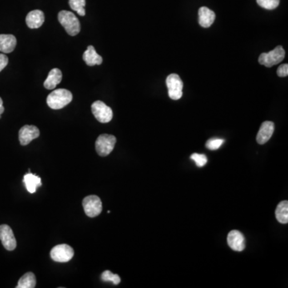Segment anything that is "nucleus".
I'll return each mask as SVG.
<instances>
[{
  "label": "nucleus",
  "mask_w": 288,
  "mask_h": 288,
  "mask_svg": "<svg viewBox=\"0 0 288 288\" xmlns=\"http://www.w3.org/2000/svg\"><path fill=\"white\" fill-rule=\"evenodd\" d=\"M258 4L264 9H275L279 5V0H257Z\"/></svg>",
  "instance_id": "obj_23"
},
{
  "label": "nucleus",
  "mask_w": 288,
  "mask_h": 288,
  "mask_svg": "<svg viewBox=\"0 0 288 288\" xmlns=\"http://www.w3.org/2000/svg\"><path fill=\"white\" fill-rule=\"evenodd\" d=\"M74 256V250L67 244H60L54 247L51 250V257L54 261L66 263L71 260Z\"/></svg>",
  "instance_id": "obj_8"
},
{
  "label": "nucleus",
  "mask_w": 288,
  "mask_h": 288,
  "mask_svg": "<svg viewBox=\"0 0 288 288\" xmlns=\"http://www.w3.org/2000/svg\"><path fill=\"white\" fill-rule=\"evenodd\" d=\"M62 71L59 68H53L49 72L48 76L44 81L43 86L47 90H53L62 81Z\"/></svg>",
  "instance_id": "obj_15"
},
{
  "label": "nucleus",
  "mask_w": 288,
  "mask_h": 288,
  "mask_svg": "<svg viewBox=\"0 0 288 288\" xmlns=\"http://www.w3.org/2000/svg\"><path fill=\"white\" fill-rule=\"evenodd\" d=\"M0 240L5 249L7 250H14L16 248V238L14 235L13 230L8 225L2 224L0 225Z\"/></svg>",
  "instance_id": "obj_9"
},
{
  "label": "nucleus",
  "mask_w": 288,
  "mask_h": 288,
  "mask_svg": "<svg viewBox=\"0 0 288 288\" xmlns=\"http://www.w3.org/2000/svg\"><path fill=\"white\" fill-rule=\"evenodd\" d=\"M44 14L40 10H35L27 14L26 23L31 29H36L41 27L44 22Z\"/></svg>",
  "instance_id": "obj_13"
},
{
  "label": "nucleus",
  "mask_w": 288,
  "mask_h": 288,
  "mask_svg": "<svg viewBox=\"0 0 288 288\" xmlns=\"http://www.w3.org/2000/svg\"><path fill=\"white\" fill-rule=\"evenodd\" d=\"M225 140L223 139H219V138H212L211 140H207L206 144V148L211 151H215L220 148V146L223 145Z\"/></svg>",
  "instance_id": "obj_24"
},
{
  "label": "nucleus",
  "mask_w": 288,
  "mask_h": 288,
  "mask_svg": "<svg viewBox=\"0 0 288 288\" xmlns=\"http://www.w3.org/2000/svg\"><path fill=\"white\" fill-rule=\"evenodd\" d=\"M40 132L38 127L31 125H25L20 129L19 132V140L20 144L22 146H26L27 144L36 140L40 136Z\"/></svg>",
  "instance_id": "obj_10"
},
{
  "label": "nucleus",
  "mask_w": 288,
  "mask_h": 288,
  "mask_svg": "<svg viewBox=\"0 0 288 288\" xmlns=\"http://www.w3.org/2000/svg\"><path fill=\"white\" fill-rule=\"evenodd\" d=\"M23 183H24L27 191L31 193V194L36 192L37 187L42 186L41 178L39 177L36 175L31 174V172L27 173L24 175Z\"/></svg>",
  "instance_id": "obj_18"
},
{
  "label": "nucleus",
  "mask_w": 288,
  "mask_h": 288,
  "mask_svg": "<svg viewBox=\"0 0 288 288\" xmlns=\"http://www.w3.org/2000/svg\"><path fill=\"white\" fill-rule=\"evenodd\" d=\"M36 285V275L32 272H27L20 278L16 288H34Z\"/></svg>",
  "instance_id": "obj_20"
},
{
  "label": "nucleus",
  "mask_w": 288,
  "mask_h": 288,
  "mask_svg": "<svg viewBox=\"0 0 288 288\" xmlns=\"http://www.w3.org/2000/svg\"><path fill=\"white\" fill-rule=\"evenodd\" d=\"M227 244L232 250L235 251H243L245 249V238L240 231L233 230L227 235Z\"/></svg>",
  "instance_id": "obj_11"
},
{
  "label": "nucleus",
  "mask_w": 288,
  "mask_h": 288,
  "mask_svg": "<svg viewBox=\"0 0 288 288\" xmlns=\"http://www.w3.org/2000/svg\"><path fill=\"white\" fill-rule=\"evenodd\" d=\"M274 130H275L274 123L270 122V121L263 123L259 128V132H258L257 137H256L258 144H261V145L266 144L272 136Z\"/></svg>",
  "instance_id": "obj_12"
},
{
  "label": "nucleus",
  "mask_w": 288,
  "mask_h": 288,
  "mask_svg": "<svg viewBox=\"0 0 288 288\" xmlns=\"http://www.w3.org/2000/svg\"><path fill=\"white\" fill-rule=\"evenodd\" d=\"M277 75L279 77H287L288 76V65L287 63L279 66L277 70Z\"/></svg>",
  "instance_id": "obj_26"
},
{
  "label": "nucleus",
  "mask_w": 288,
  "mask_h": 288,
  "mask_svg": "<svg viewBox=\"0 0 288 288\" xmlns=\"http://www.w3.org/2000/svg\"><path fill=\"white\" fill-rule=\"evenodd\" d=\"M191 159L195 161V164L197 165L199 167L205 166L206 163H207V158L206 155L204 154H192L191 155Z\"/></svg>",
  "instance_id": "obj_25"
},
{
  "label": "nucleus",
  "mask_w": 288,
  "mask_h": 288,
  "mask_svg": "<svg viewBox=\"0 0 288 288\" xmlns=\"http://www.w3.org/2000/svg\"><path fill=\"white\" fill-rule=\"evenodd\" d=\"M116 144V138L114 135L103 134L96 140V149L98 155L103 157L107 156L113 151Z\"/></svg>",
  "instance_id": "obj_4"
},
{
  "label": "nucleus",
  "mask_w": 288,
  "mask_h": 288,
  "mask_svg": "<svg viewBox=\"0 0 288 288\" xmlns=\"http://www.w3.org/2000/svg\"><path fill=\"white\" fill-rule=\"evenodd\" d=\"M17 40L13 35H0V51L11 53L16 48Z\"/></svg>",
  "instance_id": "obj_16"
},
{
  "label": "nucleus",
  "mask_w": 288,
  "mask_h": 288,
  "mask_svg": "<svg viewBox=\"0 0 288 288\" xmlns=\"http://www.w3.org/2000/svg\"><path fill=\"white\" fill-rule=\"evenodd\" d=\"M82 206L88 217H96L102 212V202L97 195H88L82 200Z\"/></svg>",
  "instance_id": "obj_7"
},
{
  "label": "nucleus",
  "mask_w": 288,
  "mask_h": 288,
  "mask_svg": "<svg viewBox=\"0 0 288 288\" xmlns=\"http://www.w3.org/2000/svg\"><path fill=\"white\" fill-rule=\"evenodd\" d=\"M82 59L87 66L93 67L95 65H100L103 62V58L98 55L93 46H89L83 53Z\"/></svg>",
  "instance_id": "obj_17"
},
{
  "label": "nucleus",
  "mask_w": 288,
  "mask_h": 288,
  "mask_svg": "<svg viewBox=\"0 0 288 288\" xmlns=\"http://www.w3.org/2000/svg\"><path fill=\"white\" fill-rule=\"evenodd\" d=\"M8 64V58L4 54H0V72Z\"/></svg>",
  "instance_id": "obj_27"
},
{
  "label": "nucleus",
  "mask_w": 288,
  "mask_h": 288,
  "mask_svg": "<svg viewBox=\"0 0 288 288\" xmlns=\"http://www.w3.org/2000/svg\"><path fill=\"white\" fill-rule=\"evenodd\" d=\"M285 58V51L282 46H277L267 53H262L259 57V62L267 67L279 64Z\"/></svg>",
  "instance_id": "obj_3"
},
{
  "label": "nucleus",
  "mask_w": 288,
  "mask_h": 288,
  "mask_svg": "<svg viewBox=\"0 0 288 288\" xmlns=\"http://www.w3.org/2000/svg\"><path fill=\"white\" fill-rule=\"evenodd\" d=\"M275 217L280 224H286L288 223V202L282 201L278 204L275 210Z\"/></svg>",
  "instance_id": "obj_19"
},
{
  "label": "nucleus",
  "mask_w": 288,
  "mask_h": 288,
  "mask_svg": "<svg viewBox=\"0 0 288 288\" xmlns=\"http://www.w3.org/2000/svg\"><path fill=\"white\" fill-rule=\"evenodd\" d=\"M58 20L65 31L71 36H77L80 32V22L75 14L71 11H61L58 15Z\"/></svg>",
  "instance_id": "obj_2"
},
{
  "label": "nucleus",
  "mask_w": 288,
  "mask_h": 288,
  "mask_svg": "<svg viewBox=\"0 0 288 288\" xmlns=\"http://www.w3.org/2000/svg\"><path fill=\"white\" fill-rule=\"evenodd\" d=\"M2 100L0 98V119H1V115L4 112V106H2Z\"/></svg>",
  "instance_id": "obj_28"
},
{
  "label": "nucleus",
  "mask_w": 288,
  "mask_h": 288,
  "mask_svg": "<svg viewBox=\"0 0 288 288\" xmlns=\"http://www.w3.org/2000/svg\"><path fill=\"white\" fill-rule=\"evenodd\" d=\"M166 84L168 88V96L171 100H178L183 96L184 83L177 74H171L167 76Z\"/></svg>",
  "instance_id": "obj_6"
},
{
  "label": "nucleus",
  "mask_w": 288,
  "mask_h": 288,
  "mask_svg": "<svg viewBox=\"0 0 288 288\" xmlns=\"http://www.w3.org/2000/svg\"><path fill=\"white\" fill-rule=\"evenodd\" d=\"M101 279H102L103 281L111 282L115 285H118V284H120V281H121V279H120L119 275L113 274L110 270H105V271H103L102 275H101Z\"/></svg>",
  "instance_id": "obj_22"
},
{
  "label": "nucleus",
  "mask_w": 288,
  "mask_h": 288,
  "mask_svg": "<svg viewBox=\"0 0 288 288\" xmlns=\"http://www.w3.org/2000/svg\"><path fill=\"white\" fill-rule=\"evenodd\" d=\"M91 111L99 122L107 123L113 118V111L102 101H96L91 105Z\"/></svg>",
  "instance_id": "obj_5"
},
{
  "label": "nucleus",
  "mask_w": 288,
  "mask_h": 288,
  "mask_svg": "<svg viewBox=\"0 0 288 288\" xmlns=\"http://www.w3.org/2000/svg\"><path fill=\"white\" fill-rule=\"evenodd\" d=\"M69 5L71 9L76 11L80 16L86 15L84 7L86 6V0H69Z\"/></svg>",
  "instance_id": "obj_21"
},
{
  "label": "nucleus",
  "mask_w": 288,
  "mask_h": 288,
  "mask_svg": "<svg viewBox=\"0 0 288 288\" xmlns=\"http://www.w3.org/2000/svg\"><path fill=\"white\" fill-rule=\"evenodd\" d=\"M215 20V14L214 11L206 7H200L199 10V23L200 26L205 28L211 27Z\"/></svg>",
  "instance_id": "obj_14"
},
{
  "label": "nucleus",
  "mask_w": 288,
  "mask_h": 288,
  "mask_svg": "<svg viewBox=\"0 0 288 288\" xmlns=\"http://www.w3.org/2000/svg\"><path fill=\"white\" fill-rule=\"evenodd\" d=\"M73 96L71 91L66 89H57L49 94L47 103L53 110H60L68 105L72 101Z\"/></svg>",
  "instance_id": "obj_1"
}]
</instances>
